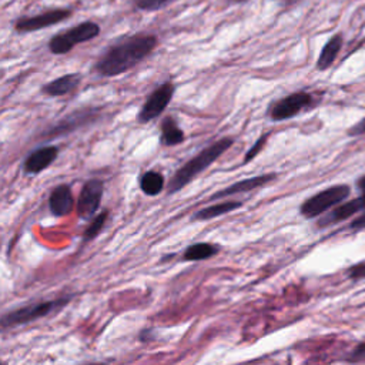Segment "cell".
I'll use <instances>...</instances> for the list:
<instances>
[{"label": "cell", "mask_w": 365, "mask_h": 365, "mask_svg": "<svg viewBox=\"0 0 365 365\" xmlns=\"http://www.w3.org/2000/svg\"><path fill=\"white\" fill-rule=\"evenodd\" d=\"M175 87L171 82H165L160 85L144 102L141 106L138 114H137V123L146 124L157 119L170 104L173 96H174Z\"/></svg>", "instance_id": "obj_8"}, {"label": "cell", "mask_w": 365, "mask_h": 365, "mask_svg": "<svg viewBox=\"0 0 365 365\" xmlns=\"http://www.w3.org/2000/svg\"><path fill=\"white\" fill-rule=\"evenodd\" d=\"M86 365H103V364H99V362H92V364H86Z\"/></svg>", "instance_id": "obj_31"}, {"label": "cell", "mask_w": 365, "mask_h": 365, "mask_svg": "<svg viewBox=\"0 0 365 365\" xmlns=\"http://www.w3.org/2000/svg\"><path fill=\"white\" fill-rule=\"evenodd\" d=\"M362 209H365V206H364L361 197L349 200V202H345V203H341L329 214H327L324 219H321L318 226L320 227H327V226L344 222V220L352 217L354 214L359 213Z\"/></svg>", "instance_id": "obj_15"}, {"label": "cell", "mask_w": 365, "mask_h": 365, "mask_svg": "<svg viewBox=\"0 0 365 365\" xmlns=\"http://www.w3.org/2000/svg\"><path fill=\"white\" fill-rule=\"evenodd\" d=\"M107 217H109V212H107V210H104L103 213H100L99 216H96V217L92 220L90 226L87 227V230L85 231L83 240H85V241H90V240H93L94 237H97V236L100 234V231L103 230V227H104V224H106V222H107Z\"/></svg>", "instance_id": "obj_21"}, {"label": "cell", "mask_w": 365, "mask_h": 365, "mask_svg": "<svg viewBox=\"0 0 365 365\" xmlns=\"http://www.w3.org/2000/svg\"><path fill=\"white\" fill-rule=\"evenodd\" d=\"M358 187L361 190V200H362V203L365 206V175L358 181Z\"/></svg>", "instance_id": "obj_29"}, {"label": "cell", "mask_w": 365, "mask_h": 365, "mask_svg": "<svg viewBox=\"0 0 365 365\" xmlns=\"http://www.w3.org/2000/svg\"><path fill=\"white\" fill-rule=\"evenodd\" d=\"M271 2H277L280 6H284V8H290V6H294V5L300 4L301 0H271Z\"/></svg>", "instance_id": "obj_28"}, {"label": "cell", "mask_w": 365, "mask_h": 365, "mask_svg": "<svg viewBox=\"0 0 365 365\" xmlns=\"http://www.w3.org/2000/svg\"><path fill=\"white\" fill-rule=\"evenodd\" d=\"M158 39L151 33H137L110 46L97 60L94 70L103 77L120 76L144 59L157 48Z\"/></svg>", "instance_id": "obj_1"}, {"label": "cell", "mask_w": 365, "mask_h": 365, "mask_svg": "<svg viewBox=\"0 0 365 365\" xmlns=\"http://www.w3.org/2000/svg\"><path fill=\"white\" fill-rule=\"evenodd\" d=\"M100 35V26L94 22H83L66 32L55 35L49 42V50L53 55H67L77 45L90 42Z\"/></svg>", "instance_id": "obj_3"}, {"label": "cell", "mask_w": 365, "mask_h": 365, "mask_svg": "<svg viewBox=\"0 0 365 365\" xmlns=\"http://www.w3.org/2000/svg\"><path fill=\"white\" fill-rule=\"evenodd\" d=\"M315 103L317 100L311 93L297 92L274 102L268 109V117L271 121L290 120L304 110L314 107Z\"/></svg>", "instance_id": "obj_6"}, {"label": "cell", "mask_w": 365, "mask_h": 365, "mask_svg": "<svg viewBox=\"0 0 365 365\" xmlns=\"http://www.w3.org/2000/svg\"><path fill=\"white\" fill-rule=\"evenodd\" d=\"M104 193V182L99 178H90L85 182L77 200V214L83 220L94 219Z\"/></svg>", "instance_id": "obj_9"}, {"label": "cell", "mask_w": 365, "mask_h": 365, "mask_svg": "<svg viewBox=\"0 0 365 365\" xmlns=\"http://www.w3.org/2000/svg\"><path fill=\"white\" fill-rule=\"evenodd\" d=\"M349 193H351V189L347 185L331 186V187L314 195L312 197L307 199L301 205L300 212L305 219L318 217V216L324 214L325 212H328L329 209L335 207L337 205L344 203V200L349 196Z\"/></svg>", "instance_id": "obj_4"}, {"label": "cell", "mask_w": 365, "mask_h": 365, "mask_svg": "<svg viewBox=\"0 0 365 365\" xmlns=\"http://www.w3.org/2000/svg\"><path fill=\"white\" fill-rule=\"evenodd\" d=\"M351 361H364L365 359V342L359 344L349 355Z\"/></svg>", "instance_id": "obj_25"}, {"label": "cell", "mask_w": 365, "mask_h": 365, "mask_svg": "<svg viewBox=\"0 0 365 365\" xmlns=\"http://www.w3.org/2000/svg\"><path fill=\"white\" fill-rule=\"evenodd\" d=\"M165 186V178L160 171L148 170L140 178V189L146 196H158Z\"/></svg>", "instance_id": "obj_18"}, {"label": "cell", "mask_w": 365, "mask_h": 365, "mask_svg": "<svg viewBox=\"0 0 365 365\" xmlns=\"http://www.w3.org/2000/svg\"><path fill=\"white\" fill-rule=\"evenodd\" d=\"M341 48H342V36L334 35L321 50L320 58L317 60V69L318 70L329 69L334 65L338 53L341 52Z\"/></svg>", "instance_id": "obj_17"}, {"label": "cell", "mask_w": 365, "mask_h": 365, "mask_svg": "<svg viewBox=\"0 0 365 365\" xmlns=\"http://www.w3.org/2000/svg\"><path fill=\"white\" fill-rule=\"evenodd\" d=\"M168 4H171V0H134L136 8L143 12H157Z\"/></svg>", "instance_id": "obj_22"}, {"label": "cell", "mask_w": 365, "mask_h": 365, "mask_svg": "<svg viewBox=\"0 0 365 365\" xmlns=\"http://www.w3.org/2000/svg\"><path fill=\"white\" fill-rule=\"evenodd\" d=\"M59 156V147L43 146L33 150L23 163V170L26 174H39L49 168Z\"/></svg>", "instance_id": "obj_12"}, {"label": "cell", "mask_w": 365, "mask_h": 365, "mask_svg": "<svg viewBox=\"0 0 365 365\" xmlns=\"http://www.w3.org/2000/svg\"><path fill=\"white\" fill-rule=\"evenodd\" d=\"M348 274L351 278H365V263L351 267Z\"/></svg>", "instance_id": "obj_26"}, {"label": "cell", "mask_w": 365, "mask_h": 365, "mask_svg": "<svg viewBox=\"0 0 365 365\" xmlns=\"http://www.w3.org/2000/svg\"><path fill=\"white\" fill-rule=\"evenodd\" d=\"M351 229L352 230H362L365 229V213L359 217H356L352 223H351Z\"/></svg>", "instance_id": "obj_27"}, {"label": "cell", "mask_w": 365, "mask_h": 365, "mask_svg": "<svg viewBox=\"0 0 365 365\" xmlns=\"http://www.w3.org/2000/svg\"><path fill=\"white\" fill-rule=\"evenodd\" d=\"M80 82H82V76L79 73H69L45 85L42 87V93L49 97H62L76 90Z\"/></svg>", "instance_id": "obj_14"}, {"label": "cell", "mask_w": 365, "mask_h": 365, "mask_svg": "<svg viewBox=\"0 0 365 365\" xmlns=\"http://www.w3.org/2000/svg\"><path fill=\"white\" fill-rule=\"evenodd\" d=\"M276 178H277V174L268 173V174H260V175H256V177L240 180V181L234 182V185L223 189L222 192L213 195L210 197V200H220V199H224V197H229V196L241 195V193H247V192H253V190L261 189V187L267 186L268 182H271L273 180H276Z\"/></svg>", "instance_id": "obj_11"}, {"label": "cell", "mask_w": 365, "mask_h": 365, "mask_svg": "<svg viewBox=\"0 0 365 365\" xmlns=\"http://www.w3.org/2000/svg\"><path fill=\"white\" fill-rule=\"evenodd\" d=\"M347 133H348V136H352V137L365 134V117L361 121H358L356 124H354Z\"/></svg>", "instance_id": "obj_24"}, {"label": "cell", "mask_w": 365, "mask_h": 365, "mask_svg": "<svg viewBox=\"0 0 365 365\" xmlns=\"http://www.w3.org/2000/svg\"><path fill=\"white\" fill-rule=\"evenodd\" d=\"M219 253V247L210 243H196L185 251L186 261H202L214 257Z\"/></svg>", "instance_id": "obj_20"}, {"label": "cell", "mask_w": 365, "mask_h": 365, "mask_svg": "<svg viewBox=\"0 0 365 365\" xmlns=\"http://www.w3.org/2000/svg\"><path fill=\"white\" fill-rule=\"evenodd\" d=\"M233 144H234L233 137H223L214 141L213 144H210L209 147L203 148L196 157L189 160L185 165H181L168 182V195H174L185 189L187 185H190L195 178H197L199 174L207 170Z\"/></svg>", "instance_id": "obj_2"}, {"label": "cell", "mask_w": 365, "mask_h": 365, "mask_svg": "<svg viewBox=\"0 0 365 365\" xmlns=\"http://www.w3.org/2000/svg\"><path fill=\"white\" fill-rule=\"evenodd\" d=\"M268 137H270V133H266V134H263V136H260V137H258V140H257V141H256V143L249 148V151L246 153L244 160H243V164L250 163L251 160H254V158L261 153V150L264 148V146H266V143H267Z\"/></svg>", "instance_id": "obj_23"}, {"label": "cell", "mask_w": 365, "mask_h": 365, "mask_svg": "<svg viewBox=\"0 0 365 365\" xmlns=\"http://www.w3.org/2000/svg\"><path fill=\"white\" fill-rule=\"evenodd\" d=\"M100 107H86V109H77L67 114L65 119H62L59 123L52 126L48 131L43 133V137L48 138H56L63 137L70 133H75L79 129H83L93 121H96L100 117Z\"/></svg>", "instance_id": "obj_7"}, {"label": "cell", "mask_w": 365, "mask_h": 365, "mask_svg": "<svg viewBox=\"0 0 365 365\" xmlns=\"http://www.w3.org/2000/svg\"><path fill=\"white\" fill-rule=\"evenodd\" d=\"M75 206L72 187L69 185H59L53 189L49 197V209L53 216L65 217L67 216Z\"/></svg>", "instance_id": "obj_13"}, {"label": "cell", "mask_w": 365, "mask_h": 365, "mask_svg": "<svg viewBox=\"0 0 365 365\" xmlns=\"http://www.w3.org/2000/svg\"><path fill=\"white\" fill-rule=\"evenodd\" d=\"M243 206L241 202H223V203H217L214 206H209L206 209L199 210L195 216L193 220L196 222H206V220H212L220 216H224L227 213H231L237 209H240Z\"/></svg>", "instance_id": "obj_19"}, {"label": "cell", "mask_w": 365, "mask_h": 365, "mask_svg": "<svg viewBox=\"0 0 365 365\" xmlns=\"http://www.w3.org/2000/svg\"><path fill=\"white\" fill-rule=\"evenodd\" d=\"M69 298H62V300H53V301H40V303H32L29 305H23L19 310L11 311L2 317V328H11V327H18V325H25L32 321H36L42 317L49 315L53 312L56 308L63 307Z\"/></svg>", "instance_id": "obj_5"}, {"label": "cell", "mask_w": 365, "mask_h": 365, "mask_svg": "<svg viewBox=\"0 0 365 365\" xmlns=\"http://www.w3.org/2000/svg\"><path fill=\"white\" fill-rule=\"evenodd\" d=\"M249 0H227L229 5H243V4H247Z\"/></svg>", "instance_id": "obj_30"}, {"label": "cell", "mask_w": 365, "mask_h": 365, "mask_svg": "<svg viewBox=\"0 0 365 365\" xmlns=\"http://www.w3.org/2000/svg\"><path fill=\"white\" fill-rule=\"evenodd\" d=\"M72 15V11L69 9H52L35 16H25L21 18L15 23V29L19 33H32L39 32L46 28L55 26L58 23L65 22Z\"/></svg>", "instance_id": "obj_10"}, {"label": "cell", "mask_w": 365, "mask_h": 365, "mask_svg": "<svg viewBox=\"0 0 365 365\" xmlns=\"http://www.w3.org/2000/svg\"><path fill=\"white\" fill-rule=\"evenodd\" d=\"M161 137H160V141L163 146H167V147H171V146H178L181 144L182 141L186 140V136H185V131H182L177 121L173 119V117H165L163 121H161Z\"/></svg>", "instance_id": "obj_16"}]
</instances>
